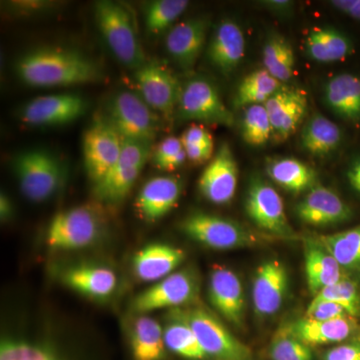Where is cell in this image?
Wrapping results in <instances>:
<instances>
[{
	"label": "cell",
	"instance_id": "52a82bcc",
	"mask_svg": "<svg viewBox=\"0 0 360 360\" xmlns=\"http://www.w3.org/2000/svg\"><path fill=\"white\" fill-rule=\"evenodd\" d=\"M108 113L106 120L124 141L148 144L155 141L160 122L141 96L131 91L120 92L108 103Z\"/></svg>",
	"mask_w": 360,
	"mask_h": 360
},
{
	"label": "cell",
	"instance_id": "681fc988",
	"mask_svg": "<svg viewBox=\"0 0 360 360\" xmlns=\"http://www.w3.org/2000/svg\"><path fill=\"white\" fill-rule=\"evenodd\" d=\"M13 212V203L6 194L1 193V196H0V217H1L2 221L11 217Z\"/></svg>",
	"mask_w": 360,
	"mask_h": 360
},
{
	"label": "cell",
	"instance_id": "3957f363",
	"mask_svg": "<svg viewBox=\"0 0 360 360\" xmlns=\"http://www.w3.org/2000/svg\"><path fill=\"white\" fill-rule=\"evenodd\" d=\"M105 219L91 205L59 212L47 227L46 245L51 250H78L94 245L103 236Z\"/></svg>",
	"mask_w": 360,
	"mask_h": 360
},
{
	"label": "cell",
	"instance_id": "e575fe53",
	"mask_svg": "<svg viewBox=\"0 0 360 360\" xmlns=\"http://www.w3.org/2000/svg\"><path fill=\"white\" fill-rule=\"evenodd\" d=\"M316 239L342 269L360 270V224L348 231L317 236Z\"/></svg>",
	"mask_w": 360,
	"mask_h": 360
},
{
	"label": "cell",
	"instance_id": "8fae6325",
	"mask_svg": "<svg viewBox=\"0 0 360 360\" xmlns=\"http://www.w3.org/2000/svg\"><path fill=\"white\" fill-rule=\"evenodd\" d=\"M179 115L184 120L231 127L233 115L225 105L217 87L205 79L191 80L182 86Z\"/></svg>",
	"mask_w": 360,
	"mask_h": 360
},
{
	"label": "cell",
	"instance_id": "f6af8a7d",
	"mask_svg": "<svg viewBox=\"0 0 360 360\" xmlns=\"http://www.w3.org/2000/svg\"><path fill=\"white\" fill-rule=\"evenodd\" d=\"M187 160L196 165H201L206 161L212 160L213 153V144H203V146H184Z\"/></svg>",
	"mask_w": 360,
	"mask_h": 360
},
{
	"label": "cell",
	"instance_id": "7bdbcfd3",
	"mask_svg": "<svg viewBox=\"0 0 360 360\" xmlns=\"http://www.w3.org/2000/svg\"><path fill=\"white\" fill-rule=\"evenodd\" d=\"M323 360H360V341L341 343L324 354Z\"/></svg>",
	"mask_w": 360,
	"mask_h": 360
},
{
	"label": "cell",
	"instance_id": "f1b7e54d",
	"mask_svg": "<svg viewBox=\"0 0 360 360\" xmlns=\"http://www.w3.org/2000/svg\"><path fill=\"white\" fill-rule=\"evenodd\" d=\"M134 360H165L167 347L163 328L160 322L146 314L135 319L130 331Z\"/></svg>",
	"mask_w": 360,
	"mask_h": 360
},
{
	"label": "cell",
	"instance_id": "60d3db41",
	"mask_svg": "<svg viewBox=\"0 0 360 360\" xmlns=\"http://www.w3.org/2000/svg\"><path fill=\"white\" fill-rule=\"evenodd\" d=\"M187 160L186 149L181 139L167 137L158 143L153 155V165L163 172H174Z\"/></svg>",
	"mask_w": 360,
	"mask_h": 360
},
{
	"label": "cell",
	"instance_id": "ee69618b",
	"mask_svg": "<svg viewBox=\"0 0 360 360\" xmlns=\"http://www.w3.org/2000/svg\"><path fill=\"white\" fill-rule=\"evenodd\" d=\"M184 146L213 144L212 135L202 125H191L180 137Z\"/></svg>",
	"mask_w": 360,
	"mask_h": 360
},
{
	"label": "cell",
	"instance_id": "4dcf8cb0",
	"mask_svg": "<svg viewBox=\"0 0 360 360\" xmlns=\"http://www.w3.org/2000/svg\"><path fill=\"white\" fill-rule=\"evenodd\" d=\"M342 139L340 127L319 112L311 115L300 134L302 148L316 156L330 155L340 148Z\"/></svg>",
	"mask_w": 360,
	"mask_h": 360
},
{
	"label": "cell",
	"instance_id": "5b68a950",
	"mask_svg": "<svg viewBox=\"0 0 360 360\" xmlns=\"http://www.w3.org/2000/svg\"><path fill=\"white\" fill-rule=\"evenodd\" d=\"M180 231L195 243L217 250H238L257 245L259 238L233 220L194 212L180 222Z\"/></svg>",
	"mask_w": 360,
	"mask_h": 360
},
{
	"label": "cell",
	"instance_id": "74e56055",
	"mask_svg": "<svg viewBox=\"0 0 360 360\" xmlns=\"http://www.w3.org/2000/svg\"><path fill=\"white\" fill-rule=\"evenodd\" d=\"M330 302L340 305L350 316L360 314V293L356 284L349 279L343 278L338 283L319 291L312 302Z\"/></svg>",
	"mask_w": 360,
	"mask_h": 360
},
{
	"label": "cell",
	"instance_id": "5bb4252c",
	"mask_svg": "<svg viewBox=\"0 0 360 360\" xmlns=\"http://www.w3.org/2000/svg\"><path fill=\"white\" fill-rule=\"evenodd\" d=\"M86 110V101L77 94H51L37 97L26 103L20 117L33 127H54L75 122Z\"/></svg>",
	"mask_w": 360,
	"mask_h": 360
},
{
	"label": "cell",
	"instance_id": "ab89813d",
	"mask_svg": "<svg viewBox=\"0 0 360 360\" xmlns=\"http://www.w3.org/2000/svg\"><path fill=\"white\" fill-rule=\"evenodd\" d=\"M0 360H61L44 345L25 340H6L0 345Z\"/></svg>",
	"mask_w": 360,
	"mask_h": 360
},
{
	"label": "cell",
	"instance_id": "4316f807",
	"mask_svg": "<svg viewBox=\"0 0 360 360\" xmlns=\"http://www.w3.org/2000/svg\"><path fill=\"white\" fill-rule=\"evenodd\" d=\"M324 101L329 110L345 122H360V77L341 73L326 82Z\"/></svg>",
	"mask_w": 360,
	"mask_h": 360
},
{
	"label": "cell",
	"instance_id": "ffe728a7",
	"mask_svg": "<svg viewBox=\"0 0 360 360\" xmlns=\"http://www.w3.org/2000/svg\"><path fill=\"white\" fill-rule=\"evenodd\" d=\"M210 23L206 18H191L169 30L165 41L168 54L184 70H193L205 49Z\"/></svg>",
	"mask_w": 360,
	"mask_h": 360
},
{
	"label": "cell",
	"instance_id": "8992f818",
	"mask_svg": "<svg viewBox=\"0 0 360 360\" xmlns=\"http://www.w3.org/2000/svg\"><path fill=\"white\" fill-rule=\"evenodd\" d=\"M193 328L206 357L212 360H252L248 345L236 338L221 321L205 307L180 310Z\"/></svg>",
	"mask_w": 360,
	"mask_h": 360
},
{
	"label": "cell",
	"instance_id": "9a60e30c",
	"mask_svg": "<svg viewBox=\"0 0 360 360\" xmlns=\"http://www.w3.org/2000/svg\"><path fill=\"white\" fill-rule=\"evenodd\" d=\"M238 184V163L231 146L224 143L200 175L198 188L206 200L221 205L233 200Z\"/></svg>",
	"mask_w": 360,
	"mask_h": 360
},
{
	"label": "cell",
	"instance_id": "bcb514c9",
	"mask_svg": "<svg viewBox=\"0 0 360 360\" xmlns=\"http://www.w3.org/2000/svg\"><path fill=\"white\" fill-rule=\"evenodd\" d=\"M329 4L348 18L360 21V0H333Z\"/></svg>",
	"mask_w": 360,
	"mask_h": 360
},
{
	"label": "cell",
	"instance_id": "6da1fadb",
	"mask_svg": "<svg viewBox=\"0 0 360 360\" xmlns=\"http://www.w3.org/2000/svg\"><path fill=\"white\" fill-rule=\"evenodd\" d=\"M16 72L33 87H65L94 84L103 77L101 68L84 54L59 47L27 52L16 63Z\"/></svg>",
	"mask_w": 360,
	"mask_h": 360
},
{
	"label": "cell",
	"instance_id": "ac0fdd59",
	"mask_svg": "<svg viewBox=\"0 0 360 360\" xmlns=\"http://www.w3.org/2000/svg\"><path fill=\"white\" fill-rule=\"evenodd\" d=\"M296 215L303 224L314 226H333L345 224L352 217V208L335 191L315 186L295 207Z\"/></svg>",
	"mask_w": 360,
	"mask_h": 360
},
{
	"label": "cell",
	"instance_id": "836d02e7",
	"mask_svg": "<svg viewBox=\"0 0 360 360\" xmlns=\"http://www.w3.org/2000/svg\"><path fill=\"white\" fill-rule=\"evenodd\" d=\"M264 70L284 84L295 75V54L288 39L278 33L270 35L265 41L264 51Z\"/></svg>",
	"mask_w": 360,
	"mask_h": 360
},
{
	"label": "cell",
	"instance_id": "d6986e66",
	"mask_svg": "<svg viewBox=\"0 0 360 360\" xmlns=\"http://www.w3.org/2000/svg\"><path fill=\"white\" fill-rule=\"evenodd\" d=\"M288 274L283 262L269 260L260 264L255 272L252 300L255 311L262 316L276 314L288 295Z\"/></svg>",
	"mask_w": 360,
	"mask_h": 360
},
{
	"label": "cell",
	"instance_id": "f35d334b",
	"mask_svg": "<svg viewBox=\"0 0 360 360\" xmlns=\"http://www.w3.org/2000/svg\"><path fill=\"white\" fill-rule=\"evenodd\" d=\"M271 360H314L309 345L290 335L285 328L279 329L269 345Z\"/></svg>",
	"mask_w": 360,
	"mask_h": 360
},
{
	"label": "cell",
	"instance_id": "ba28073f",
	"mask_svg": "<svg viewBox=\"0 0 360 360\" xmlns=\"http://www.w3.org/2000/svg\"><path fill=\"white\" fill-rule=\"evenodd\" d=\"M151 144L122 139V153L112 169L98 184L94 193L101 202L115 205L129 195L151 153Z\"/></svg>",
	"mask_w": 360,
	"mask_h": 360
},
{
	"label": "cell",
	"instance_id": "cb8c5ba5",
	"mask_svg": "<svg viewBox=\"0 0 360 360\" xmlns=\"http://www.w3.org/2000/svg\"><path fill=\"white\" fill-rule=\"evenodd\" d=\"M59 277L61 283L70 290L92 300L110 297L117 286L115 272L101 265H72L63 269Z\"/></svg>",
	"mask_w": 360,
	"mask_h": 360
},
{
	"label": "cell",
	"instance_id": "30bf717a",
	"mask_svg": "<svg viewBox=\"0 0 360 360\" xmlns=\"http://www.w3.org/2000/svg\"><path fill=\"white\" fill-rule=\"evenodd\" d=\"M246 212L258 229L277 238H295L284 210L281 194L260 179L251 180L245 202Z\"/></svg>",
	"mask_w": 360,
	"mask_h": 360
},
{
	"label": "cell",
	"instance_id": "7402d4cb",
	"mask_svg": "<svg viewBox=\"0 0 360 360\" xmlns=\"http://www.w3.org/2000/svg\"><path fill=\"white\" fill-rule=\"evenodd\" d=\"M182 193L181 180L175 176L151 179L142 187L135 202L141 219L155 222L174 210Z\"/></svg>",
	"mask_w": 360,
	"mask_h": 360
},
{
	"label": "cell",
	"instance_id": "7c38bea8",
	"mask_svg": "<svg viewBox=\"0 0 360 360\" xmlns=\"http://www.w3.org/2000/svg\"><path fill=\"white\" fill-rule=\"evenodd\" d=\"M122 139L104 118L97 120L84 136L86 174L96 184L112 169L122 153Z\"/></svg>",
	"mask_w": 360,
	"mask_h": 360
},
{
	"label": "cell",
	"instance_id": "9c48e42d",
	"mask_svg": "<svg viewBox=\"0 0 360 360\" xmlns=\"http://www.w3.org/2000/svg\"><path fill=\"white\" fill-rule=\"evenodd\" d=\"M200 295L198 276L191 270L174 272L132 300L130 309L139 315L158 309H176L195 302Z\"/></svg>",
	"mask_w": 360,
	"mask_h": 360
},
{
	"label": "cell",
	"instance_id": "1f68e13d",
	"mask_svg": "<svg viewBox=\"0 0 360 360\" xmlns=\"http://www.w3.org/2000/svg\"><path fill=\"white\" fill-rule=\"evenodd\" d=\"M165 347L182 359L188 360L207 359L198 338L194 335L179 309L172 310L169 319L163 328Z\"/></svg>",
	"mask_w": 360,
	"mask_h": 360
},
{
	"label": "cell",
	"instance_id": "7dc6e473",
	"mask_svg": "<svg viewBox=\"0 0 360 360\" xmlns=\"http://www.w3.org/2000/svg\"><path fill=\"white\" fill-rule=\"evenodd\" d=\"M262 4L269 11L277 14H283V15H288V13H292L293 6H295V4L290 0H266V1H262Z\"/></svg>",
	"mask_w": 360,
	"mask_h": 360
},
{
	"label": "cell",
	"instance_id": "4fadbf2b",
	"mask_svg": "<svg viewBox=\"0 0 360 360\" xmlns=\"http://www.w3.org/2000/svg\"><path fill=\"white\" fill-rule=\"evenodd\" d=\"M134 78L151 110L170 115L177 108L182 86L172 70L158 61H148L135 70Z\"/></svg>",
	"mask_w": 360,
	"mask_h": 360
},
{
	"label": "cell",
	"instance_id": "c3c4849f",
	"mask_svg": "<svg viewBox=\"0 0 360 360\" xmlns=\"http://www.w3.org/2000/svg\"><path fill=\"white\" fill-rule=\"evenodd\" d=\"M347 179L352 188L360 193V158L350 167L347 172Z\"/></svg>",
	"mask_w": 360,
	"mask_h": 360
},
{
	"label": "cell",
	"instance_id": "d4e9b609",
	"mask_svg": "<svg viewBox=\"0 0 360 360\" xmlns=\"http://www.w3.org/2000/svg\"><path fill=\"white\" fill-rule=\"evenodd\" d=\"M245 54V39L240 26L231 20L221 21L208 44L210 63L220 72L229 75L240 65Z\"/></svg>",
	"mask_w": 360,
	"mask_h": 360
},
{
	"label": "cell",
	"instance_id": "277c9868",
	"mask_svg": "<svg viewBox=\"0 0 360 360\" xmlns=\"http://www.w3.org/2000/svg\"><path fill=\"white\" fill-rule=\"evenodd\" d=\"M13 170L23 195L32 202L51 200L65 181V168L46 150H28L14 158Z\"/></svg>",
	"mask_w": 360,
	"mask_h": 360
},
{
	"label": "cell",
	"instance_id": "2e32d148",
	"mask_svg": "<svg viewBox=\"0 0 360 360\" xmlns=\"http://www.w3.org/2000/svg\"><path fill=\"white\" fill-rule=\"evenodd\" d=\"M264 105L271 122V139L283 142L295 134L302 124L309 103L302 90L283 85Z\"/></svg>",
	"mask_w": 360,
	"mask_h": 360
},
{
	"label": "cell",
	"instance_id": "8d00e7d4",
	"mask_svg": "<svg viewBox=\"0 0 360 360\" xmlns=\"http://www.w3.org/2000/svg\"><path fill=\"white\" fill-rule=\"evenodd\" d=\"M241 134L246 143L252 146H264L271 139V122L264 104H255L245 108Z\"/></svg>",
	"mask_w": 360,
	"mask_h": 360
},
{
	"label": "cell",
	"instance_id": "d6a6232c",
	"mask_svg": "<svg viewBox=\"0 0 360 360\" xmlns=\"http://www.w3.org/2000/svg\"><path fill=\"white\" fill-rule=\"evenodd\" d=\"M283 85L264 68L253 71L239 84L233 99L234 108L264 104Z\"/></svg>",
	"mask_w": 360,
	"mask_h": 360
},
{
	"label": "cell",
	"instance_id": "e0dca14e",
	"mask_svg": "<svg viewBox=\"0 0 360 360\" xmlns=\"http://www.w3.org/2000/svg\"><path fill=\"white\" fill-rule=\"evenodd\" d=\"M208 298L214 309L229 323L243 328L245 300L243 283L231 269L214 266L208 281Z\"/></svg>",
	"mask_w": 360,
	"mask_h": 360
},
{
	"label": "cell",
	"instance_id": "f546056e",
	"mask_svg": "<svg viewBox=\"0 0 360 360\" xmlns=\"http://www.w3.org/2000/svg\"><path fill=\"white\" fill-rule=\"evenodd\" d=\"M266 172L276 184L290 193H304L317 186L316 172L295 158H269Z\"/></svg>",
	"mask_w": 360,
	"mask_h": 360
},
{
	"label": "cell",
	"instance_id": "83f0119b",
	"mask_svg": "<svg viewBox=\"0 0 360 360\" xmlns=\"http://www.w3.org/2000/svg\"><path fill=\"white\" fill-rule=\"evenodd\" d=\"M305 53L316 63L341 61L354 52V44L345 33L335 27H314L304 42Z\"/></svg>",
	"mask_w": 360,
	"mask_h": 360
},
{
	"label": "cell",
	"instance_id": "7a4b0ae2",
	"mask_svg": "<svg viewBox=\"0 0 360 360\" xmlns=\"http://www.w3.org/2000/svg\"><path fill=\"white\" fill-rule=\"evenodd\" d=\"M94 14L99 32L118 61L134 70L148 63L131 16L124 7L101 0L94 6Z\"/></svg>",
	"mask_w": 360,
	"mask_h": 360
},
{
	"label": "cell",
	"instance_id": "d590c367",
	"mask_svg": "<svg viewBox=\"0 0 360 360\" xmlns=\"http://www.w3.org/2000/svg\"><path fill=\"white\" fill-rule=\"evenodd\" d=\"M189 6L186 0H156L146 8V30L151 34H160L167 30Z\"/></svg>",
	"mask_w": 360,
	"mask_h": 360
},
{
	"label": "cell",
	"instance_id": "603a6c76",
	"mask_svg": "<svg viewBox=\"0 0 360 360\" xmlns=\"http://www.w3.org/2000/svg\"><path fill=\"white\" fill-rule=\"evenodd\" d=\"M285 328L291 335L310 347L347 340L356 331V321L350 315L331 321H315L304 317L288 324Z\"/></svg>",
	"mask_w": 360,
	"mask_h": 360
},
{
	"label": "cell",
	"instance_id": "b9f144b4",
	"mask_svg": "<svg viewBox=\"0 0 360 360\" xmlns=\"http://www.w3.org/2000/svg\"><path fill=\"white\" fill-rule=\"evenodd\" d=\"M349 315L340 305L330 302H310L305 317L315 321H331Z\"/></svg>",
	"mask_w": 360,
	"mask_h": 360
},
{
	"label": "cell",
	"instance_id": "44dd1931",
	"mask_svg": "<svg viewBox=\"0 0 360 360\" xmlns=\"http://www.w3.org/2000/svg\"><path fill=\"white\" fill-rule=\"evenodd\" d=\"M186 259L181 248L167 243H150L135 252L132 258L134 276L144 283H158L179 269Z\"/></svg>",
	"mask_w": 360,
	"mask_h": 360
},
{
	"label": "cell",
	"instance_id": "484cf974",
	"mask_svg": "<svg viewBox=\"0 0 360 360\" xmlns=\"http://www.w3.org/2000/svg\"><path fill=\"white\" fill-rule=\"evenodd\" d=\"M304 264L307 286L314 296L345 278L342 267L316 238L304 240Z\"/></svg>",
	"mask_w": 360,
	"mask_h": 360
}]
</instances>
